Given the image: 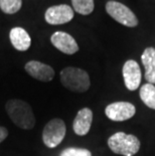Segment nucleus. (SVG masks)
<instances>
[{"instance_id":"obj_7","label":"nucleus","mask_w":155,"mask_h":156,"mask_svg":"<svg viewBox=\"0 0 155 156\" xmlns=\"http://www.w3.org/2000/svg\"><path fill=\"white\" fill-rule=\"evenodd\" d=\"M45 21L49 24L58 25L70 22L74 18V10L67 4L55 5L45 11Z\"/></svg>"},{"instance_id":"obj_9","label":"nucleus","mask_w":155,"mask_h":156,"mask_svg":"<svg viewBox=\"0 0 155 156\" xmlns=\"http://www.w3.org/2000/svg\"><path fill=\"white\" fill-rule=\"evenodd\" d=\"M52 45L65 55H74L79 51V45L71 34L64 31H57L51 35Z\"/></svg>"},{"instance_id":"obj_16","label":"nucleus","mask_w":155,"mask_h":156,"mask_svg":"<svg viewBox=\"0 0 155 156\" xmlns=\"http://www.w3.org/2000/svg\"><path fill=\"white\" fill-rule=\"evenodd\" d=\"M22 5L21 0H0V8L4 13L13 14L20 10Z\"/></svg>"},{"instance_id":"obj_8","label":"nucleus","mask_w":155,"mask_h":156,"mask_svg":"<svg viewBox=\"0 0 155 156\" xmlns=\"http://www.w3.org/2000/svg\"><path fill=\"white\" fill-rule=\"evenodd\" d=\"M123 78L126 88L129 91H135L140 86L141 83V69L137 62L133 59H129L124 64L123 69Z\"/></svg>"},{"instance_id":"obj_5","label":"nucleus","mask_w":155,"mask_h":156,"mask_svg":"<svg viewBox=\"0 0 155 156\" xmlns=\"http://www.w3.org/2000/svg\"><path fill=\"white\" fill-rule=\"evenodd\" d=\"M106 11L108 14L121 24L128 27H135L138 24L136 15L126 5L117 1H109L106 4Z\"/></svg>"},{"instance_id":"obj_1","label":"nucleus","mask_w":155,"mask_h":156,"mask_svg":"<svg viewBox=\"0 0 155 156\" xmlns=\"http://www.w3.org/2000/svg\"><path fill=\"white\" fill-rule=\"evenodd\" d=\"M5 110L8 117L17 127L30 130L35 125V116L31 106L20 99H11L5 104Z\"/></svg>"},{"instance_id":"obj_14","label":"nucleus","mask_w":155,"mask_h":156,"mask_svg":"<svg viewBox=\"0 0 155 156\" xmlns=\"http://www.w3.org/2000/svg\"><path fill=\"white\" fill-rule=\"evenodd\" d=\"M139 95L142 102L148 108L155 110V86L152 84H145L140 88Z\"/></svg>"},{"instance_id":"obj_6","label":"nucleus","mask_w":155,"mask_h":156,"mask_svg":"<svg viewBox=\"0 0 155 156\" xmlns=\"http://www.w3.org/2000/svg\"><path fill=\"white\" fill-rule=\"evenodd\" d=\"M136 113V108L129 102H115L105 108V114L112 121L122 122L131 119Z\"/></svg>"},{"instance_id":"obj_10","label":"nucleus","mask_w":155,"mask_h":156,"mask_svg":"<svg viewBox=\"0 0 155 156\" xmlns=\"http://www.w3.org/2000/svg\"><path fill=\"white\" fill-rule=\"evenodd\" d=\"M26 73L41 82H51L55 77V71L51 66L38 61H30L25 65Z\"/></svg>"},{"instance_id":"obj_13","label":"nucleus","mask_w":155,"mask_h":156,"mask_svg":"<svg viewBox=\"0 0 155 156\" xmlns=\"http://www.w3.org/2000/svg\"><path fill=\"white\" fill-rule=\"evenodd\" d=\"M141 62L145 69V80L155 85V48H147L141 55Z\"/></svg>"},{"instance_id":"obj_4","label":"nucleus","mask_w":155,"mask_h":156,"mask_svg":"<svg viewBox=\"0 0 155 156\" xmlns=\"http://www.w3.org/2000/svg\"><path fill=\"white\" fill-rule=\"evenodd\" d=\"M67 127L62 119L55 118L45 124L42 130V141L48 148H55L64 140Z\"/></svg>"},{"instance_id":"obj_18","label":"nucleus","mask_w":155,"mask_h":156,"mask_svg":"<svg viewBox=\"0 0 155 156\" xmlns=\"http://www.w3.org/2000/svg\"><path fill=\"white\" fill-rule=\"evenodd\" d=\"M8 136V130L5 127L0 126V143H2Z\"/></svg>"},{"instance_id":"obj_11","label":"nucleus","mask_w":155,"mask_h":156,"mask_svg":"<svg viewBox=\"0 0 155 156\" xmlns=\"http://www.w3.org/2000/svg\"><path fill=\"white\" fill-rule=\"evenodd\" d=\"M93 122V112L89 108H83L78 112L74 122L72 129L79 136H85L89 133Z\"/></svg>"},{"instance_id":"obj_3","label":"nucleus","mask_w":155,"mask_h":156,"mask_svg":"<svg viewBox=\"0 0 155 156\" xmlns=\"http://www.w3.org/2000/svg\"><path fill=\"white\" fill-rule=\"evenodd\" d=\"M108 146L114 153L122 156H133L139 151L140 141L136 136L117 132L108 139Z\"/></svg>"},{"instance_id":"obj_17","label":"nucleus","mask_w":155,"mask_h":156,"mask_svg":"<svg viewBox=\"0 0 155 156\" xmlns=\"http://www.w3.org/2000/svg\"><path fill=\"white\" fill-rule=\"evenodd\" d=\"M61 156H92V153L90 150L85 148L70 147L62 151Z\"/></svg>"},{"instance_id":"obj_15","label":"nucleus","mask_w":155,"mask_h":156,"mask_svg":"<svg viewBox=\"0 0 155 156\" xmlns=\"http://www.w3.org/2000/svg\"><path fill=\"white\" fill-rule=\"evenodd\" d=\"M74 10L82 15H89L94 10V0H72Z\"/></svg>"},{"instance_id":"obj_12","label":"nucleus","mask_w":155,"mask_h":156,"mask_svg":"<svg viewBox=\"0 0 155 156\" xmlns=\"http://www.w3.org/2000/svg\"><path fill=\"white\" fill-rule=\"evenodd\" d=\"M13 48L19 51H25L30 48L31 38L28 32L22 27H13L9 34Z\"/></svg>"},{"instance_id":"obj_2","label":"nucleus","mask_w":155,"mask_h":156,"mask_svg":"<svg viewBox=\"0 0 155 156\" xmlns=\"http://www.w3.org/2000/svg\"><path fill=\"white\" fill-rule=\"evenodd\" d=\"M61 82L65 89L75 93L87 92L91 86L89 74L79 68L68 67L61 72Z\"/></svg>"}]
</instances>
